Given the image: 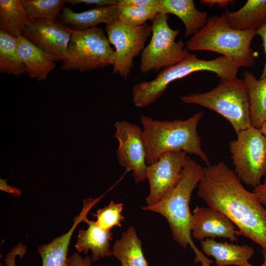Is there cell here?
I'll return each instance as SVG.
<instances>
[{
	"mask_svg": "<svg viewBox=\"0 0 266 266\" xmlns=\"http://www.w3.org/2000/svg\"><path fill=\"white\" fill-rule=\"evenodd\" d=\"M198 196L225 214L243 235L266 250V208L225 163L203 167Z\"/></svg>",
	"mask_w": 266,
	"mask_h": 266,
	"instance_id": "cell-1",
	"label": "cell"
},
{
	"mask_svg": "<svg viewBox=\"0 0 266 266\" xmlns=\"http://www.w3.org/2000/svg\"><path fill=\"white\" fill-rule=\"evenodd\" d=\"M203 114L201 111L186 120L173 121L154 120L141 115L147 165L155 162L165 152L182 151L198 156L209 166V159L202 149L201 139L197 130Z\"/></svg>",
	"mask_w": 266,
	"mask_h": 266,
	"instance_id": "cell-2",
	"label": "cell"
},
{
	"mask_svg": "<svg viewBox=\"0 0 266 266\" xmlns=\"http://www.w3.org/2000/svg\"><path fill=\"white\" fill-rule=\"evenodd\" d=\"M203 167L187 156L181 177L177 185L155 204L142 209L161 214L167 220L172 237L179 245L186 248L190 245L195 255V261L204 255L193 241L190 229L192 213L190 202L194 190L198 187Z\"/></svg>",
	"mask_w": 266,
	"mask_h": 266,
	"instance_id": "cell-3",
	"label": "cell"
},
{
	"mask_svg": "<svg viewBox=\"0 0 266 266\" xmlns=\"http://www.w3.org/2000/svg\"><path fill=\"white\" fill-rule=\"evenodd\" d=\"M256 31H241L232 28L225 13L208 17L204 26L185 43L189 51H208L233 60L239 66L255 64L251 45Z\"/></svg>",
	"mask_w": 266,
	"mask_h": 266,
	"instance_id": "cell-4",
	"label": "cell"
},
{
	"mask_svg": "<svg viewBox=\"0 0 266 266\" xmlns=\"http://www.w3.org/2000/svg\"><path fill=\"white\" fill-rule=\"evenodd\" d=\"M239 68L233 60L224 56L205 60L190 53L182 61L163 68L154 79L135 84L132 90L133 103L137 108L147 107L163 95L170 83L196 72L210 71L222 79L236 77Z\"/></svg>",
	"mask_w": 266,
	"mask_h": 266,
	"instance_id": "cell-5",
	"label": "cell"
},
{
	"mask_svg": "<svg viewBox=\"0 0 266 266\" xmlns=\"http://www.w3.org/2000/svg\"><path fill=\"white\" fill-rule=\"evenodd\" d=\"M185 103L212 110L230 122L236 133L251 126L246 86L243 79L222 78L212 90L179 97Z\"/></svg>",
	"mask_w": 266,
	"mask_h": 266,
	"instance_id": "cell-6",
	"label": "cell"
},
{
	"mask_svg": "<svg viewBox=\"0 0 266 266\" xmlns=\"http://www.w3.org/2000/svg\"><path fill=\"white\" fill-rule=\"evenodd\" d=\"M69 30L71 36L62 69L85 72L113 66L114 50L102 28Z\"/></svg>",
	"mask_w": 266,
	"mask_h": 266,
	"instance_id": "cell-7",
	"label": "cell"
},
{
	"mask_svg": "<svg viewBox=\"0 0 266 266\" xmlns=\"http://www.w3.org/2000/svg\"><path fill=\"white\" fill-rule=\"evenodd\" d=\"M168 19V14L159 13L152 20V36L141 54L140 71L142 73L173 66L190 54L182 40H175L180 30L171 29Z\"/></svg>",
	"mask_w": 266,
	"mask_h": 266,
	"instance_id": "cell-8",
	"label": "cell"
},
{
	"mask_svg": "<svg viewBox=\"0 0 266 266\" xmlns=\"http://www.w3.org/2000/svg\"><path fill=\"white\" fill-rule=\"evenodd\" d=\"M236 134L229 142L234 171L242 182L255 188L266 175V137L253 126Z\"/></svg>",
	"mask_w": 266,
	"mask_h": 266,
	"instance_id": "cell-9",
	"label": "cell"
},
{
	"mask_svg": "<svg viewBox=\"0 0 266 266\" xmlns=\"http://www.w3.org/2000/svg\"><path fill=\"white\" fill-rule=\"evenodd\" d=\"M105 30L113 53V73L127 79L131 72L133 60L142 52L152 34V26L147 23L140 26L125 25L117 20L106 25Z\"/></svg>",
	"mask_w": 266,
	"mask_h": 266,
	"instance_id": "cell-10",
	"label": "cell"
},
{
	"mask_svg": "<svg viewBox=\"0 0 266 266\" xmlns=\"http://www.w3.org/2000/svg\"><path fill=\"white\" fill-rule=\"evenodd\" d=\"M114 138L119 142L116 156L119 165L133 171L135 184L147 179L146 152L142 129L126 120L114 124Z\"/></svg>",
	"mask_w": 266,
	"mask_h": 266,
	"instance_id": "cell-11",
	"label": "cell"
},
{
	"mask_svg": "<svg viewBox=\"0 0 266 266\" xmlns=\"http://www.w3.org/2000/svg\"><path fill=\"white\" fill-rule=\"evenodd\" d=\"M187 155L182 151L166 152L148 165L146 177L150 189L146 198V206L158 202L177 185Z\"/></svg>",
	"mask_w": 266,
	"mask_h": 266,
	"instance_id": "cell-12",
	"label": "cell"
},
{
	"mask_svg": "<svg viewBox=\"0 0 266 266\" xmlns=\"http://www.w3.org/2000/svg\"><path fill=\"white\" fill-rule=\"evenodd\" d=\"M23 35L55 62L64 59L71 38L68 29L57 20L30 21Z\"/></svg>",
	"mask_w": 266,
	"mask_h": 266,
	"instance_id": "cell-13",
	"label": "cell"
},
{
	"mask_svg": "<svg viewBox=\"0 0 266 266\" xmlns=\"http://www.w3.org/2000/svg\"><path fill=\"white\" fill-rule=\"evenodd\" d=\"M236 228L225 214L210 207L197 206L193 210L190 229L192 237L199 241L218 237L237 241Z\"/></svg>",
	"mask_w": 266,
	"mask_h": 266,
	"instance_id": "cell-14",
	"label": "cell"
},
{
	"mask_svg": "<svg viewBox=\"0 0 266 266\" xmlns=\"http://www.w3.org/2000/svg\"><path fill=\"white\" fill-rule=\"evenodd\" d=\"M118 3L97 7L82 12H75L64 7L58 20L66 28L75 31H83L104 23L112 24L118 20Z\"/></svg>",
	"mask_w": 266,
	"mask_h": 266,
	"instance_id": "cell-15",
	"label": "cell"
},
{
	"mask_svg": "<svg viewBox=\"0 0 266 266\" xmlns=\"http://www.w3.org/2000/svg\"><path fill=\"white\" fill-rule=\"evenodd\" d=\"M200 245L205 255L214 258L216 266H254L249 261L255 254V250L247 244L240 245L206 238L200 241Z\"/></svg>",
	"mask_w": 266,
	"mask_h": 266,
	"instance_id": "cell-16",
	"label": "cell"
},
{
	"mask_svg": "<svg viewBox=\"0 0 266 266\" xmlns=\"http://www.w3.org/2000/svg\"><path fill=\"white\" fill-rule=\"evenodd\" d=\"M84 222L88 227L86 230L79 231L75 246L77 252L87 254L90 250L92 262L112 256L110 248V241L113 239L111 231L102 229L96 221L90 220L88 217Z\"/></svg>",
	"mask_w": 266,
	"mask_h": 266,
	"instance_id": "cell-17",
	"label": "cell"
},
{
	"mask_svg": "<svg viewBox=\"0 0 266 266\" xmlns=\"http://www.w3.org/2000/svg\"><path fill=\"white\" fill-rule=\"evenodd\" d=\"M17 50L28 75L45 80L56 66L51 58L23 35L17 37Z\"/></svg>",
	"mask_w": 266,
	"mask_h": 266,
	"instance_id": "cell-18",
	"label": "cell"
},
{
	"mask_svg": "<svg viewBox=\"0 0 266 266\" xmlns=\"http://www.w3.org/2000/svg\"><path fill=\"white\" fill-rule=\"evenodd\" d=\"M161 13L172 14L183 23L186 37L193 36L206 24L208 14L198 10L193 0H161Z\"/></svg>",
	"mask_w": 266,
	"mask_h": 266,
	"instance_id": "cell-19",
	"label": "cell"
},
{
	"mask_svg": "<svg viewBox=\"0 0 266 266\" xmlns=\"http://www.w3.org/2000/svg\"><path fill=\"white\" fill-rule=\"evenodd\" d=\"M224 13L232 28L256 31L266 23V0H248L238 10H227Z\"/></svg>",
	"mask_w": 266,
	"mask_h": 266,
	"instance_id": "cell-20",
	"label": "cell"
},
{
	"mask_svg": "<svg viewBox=\"0 0 266 266\" xmlns=\"http://www.w3.org/2000/svg\"><path fill=\"white\" fill-rule=\"evenodd\" d=\"M112 250L121 266H149L142 251L141 241L132 226L115 241Z\"/></svg>",
	"mask_w": 266,
	"mask_h": 266,
	"instance_id": "cell-21",
	"label": "cell"
},
{
	"mask_svg": "<svg viewBox=\"0 0 266 266\" xmlns=\"http://www.w3.org/2000/svg\"><path fill=\"white\" fill-rule=\"evenodd\" d=\"M243 80L246 86L251 125L260 129L266 120V75L257 79L246 70Z\"/></svg>",
	"mask_w": 266,
	"mask_h": 266,
	"instance_id": "cell-22",
	"label": "cell"
},
{
	"mask_svg": "<svg viewBox=\"0 0 266 266\" xmlns=\"http://www.w3.org/2000/svg\"><path fill=\"white\" fill-rule=\"evenodd\" d=\"M82 221L80 216H75L71 227L66 233L37 247L42 266H66L71 238L76 228Z\"/></svg>",
	"mask_w": 266,
	"mask_h": 266,
	"instance_id": "cell-23",
	"label": "cell"
},
{
	"mask_svg": "<svg viewBox=\"0 0 266 266\" xmlns=\"http://www.w3.org/2000/svg\"><path fill=\"white\" fill-rule=\"evenodd\" d=\"M29 22L21 0H0V31L17 37Z\"/></svg>",
	"mask_w": 266,
	"mask_h": 266,
	"instance_id": "cell-24",
	"label": "cell"
},
{
	"mask_svg": "<svg viewBox=\"0 0 266 266\" xmlns=\"http://www.w3.org/2000/svg\"><path fill=\"white\" fill-rule=\"evenodd\" d=\"M0 72L19 77L26 73L17 50V37L0 31Z\"/></svg>",
	"mask_w": 266,
	"mask_h": 266,
	"instance_id": "cell-25",
	"label": "cell"
},
{
	"mask_svg": "<svg viewBox=\"0 0 266 266\" xmlns=\"http://www.w3.org/2000/svg\"><path fill=\"white\" fill-rule=\"evenodd\" d=\"M30 21L57 20L66 3L65 0H22Z\"/></svg>",
	"mask_w": 266,
	"mask_h": 266,
	"instance_id": "cell-26",
	"label": "cell"
},
{
	"mask_svg": "<svg viewBox=\"0 0 266 266\" xmlns=\"http://www.w3.org/2000/svg\"><path fill=\"white\" fill-rule=\"evenodd\" d=\"M118 21L125 25L131 26H142L146 23L147 21H152L162 11L161 5L152 7H138L118 1Z\"/></svg>",
	"mask_w": 266,
	"mask_h": 266,
	"instance_id": "cell-27",
	"label": "cell"
},
{
	"mask_svg": "<svg viewBox=\"0 0 266 266\" xmlns=\"http://www.w3.org/2000/svg\"><path fill=\"white\" fill-rule=\"evenodd\" d=\"M123 205L122 203L111 201L107 205L99 209L94 214L98 226L106 230H111L115 226L122 227V222L125 220L122 214Z\"/></svg>",
	"mask_w": 266,
	"mask_h": 266,
	"instance_id": "cell-28",
	"label": "cell"
},
{
	"mask_svg": "<svg viewBox=\"0 0 266 266\" xmlns=\"http://www.w3.org/2000/svg\"><path fill=\"white\" fill-rule=\"evenodd\" d=\"M26 246L22 243H19L7 254L4 260V264H0V266H15L16 258L17 257L22 258L26 253Z\"/></svg>",
	"mask_w": 266,
	"mask_h": 266,
	"instance_id": "cell-29",
	"label": "cell"
},
{
	"mask_svg": "<svg viewBox=\"0 0 266 266\" xmlns=\"http://www.w3.org/2000/svg\"><path fill=\"white\" fill-rule=\"evenodd\" d=\"M91 257H82L77 252L68 256L66 266H91Z\"/></svg>",
	"mask_w": 266,
	"mask_h": 266,
	"instance_id": "cell-30",
	"label": "cell"
},
{
	"mask_svg": "<svg viewBox=\"0 0 266 266\" xmlns=\"http://www.w3.org/2000/svg\"><path fill=\"white\" fill-rule=\"evenodd\" d=\"M66 1V3L72 5L84 3L87 5H95L98 7L114 5L118 2L116 0H67Z\"/></svg>",
	"mask_w": 266,
	"mask_h": 266,
	"instance_id": "cell-31",
	"label": "cell"
},
{
	"mask_svg": "<svg viewBox=\"0 0 266 266\" xmlns=\"http://www.w3.org/2000/svg\"><path fill=\"white\" fill-rule=\"evenodd\" d=\"M119 2L124 4L138 7H152L159 6L161 0H119Z\"/></svg>",
	"mask_w": 266,
	"mask_h": 266,
	"instance_id": "cell-32",
	"label": "cell"
},
{
	"mask_svg": "<svg viewBox=\"0 0 266 266\" xmlns=\"http://www.w3.org/2000/svg\"><path fill=\"white\" fill-rule=\"evenodd\" d=\"M257 34L262 38L264 46V52L266 56V61L260 78H263L266 75V23L256 30Z\"/></svg>",
	"mask_w": 266,
	"mask_h": 266,
	"instance_id": "cell-33",
	"label": "cell"
},
{
	"mask_svg": "<svg viewBox=\"0 0 266 266\" xmlns=\"http://www.w3.org/2000/svg\"><path fill=\"white\" fill-rule=\"evenodd\" d=\"M7 179H0V189L6 192L12 194L14 196L20 197L22 190L13 186H9L7 183Z\"/></svg>",
	"mask_w": 266,
	"mask_h": 266,
	"instance_id": "cell-34",
	"label": "cell"
},
{
	"mask_svg": "<svg viewBox=\"0 0 266 266\" xmlns=\"http://www.w3.org/2000/svg\"><path fill=\"white\" fill-rule=\"evenodd\" d=\"M200 2L203 5H207L209 7H213L214 5H218L219 7H225L233 3V0H201Z\"/></svg>",
	"mask_w": 266,
	"mask_h": 266,
	"instance_id": "cell-35",
	"label": "cell"
},
{
	"mask_svg": "<svg viewBox=\"0 0 266 266\" xmlns=\"http://www.w3.org/2000/svg\"><path fill=\"white\" fill-rule=\"evenodd\" d=\"M253 192L257 195L262 204L266 207V183H261L254 188Z\"/></svg>",
	"mask_w": 266,
	"mask_h": 266,
	"instance_id": "cell-36",
	"label": "cell"
},
{
	"mask_svg": "<svg viewBox=\"0 0 266 266\" xmlns=\"http://www.w3.org/2000/svg\"><path fill=\"white\" fill-rule=\"evenodd\" d=\"M261 252L264 257V262L261 265L257 266H266V250L262 249Z\"/></svg>",
	"mask_w": 266,
	"mask_h": 266,
	"instance_id": "cell-37",
	"label": "cell"
},
{
	"mask_svg": "<svg viewBox=\"0 0 266 266\" xmlns=\"http://www.w3.org/2000/svg\"><path fill=\"white\" fill-rule=\"evenodd\" d=\"M259 130L266 137V120Z\"/></svg>",
	"mask_w": 266,
	"mask_h": 266,
	"instance_id": "cell-38",
	"label": "cell"
},
{
	"mask_svg": "<svg viewBox=\"0 0 266 266\" xmlns=\"http://www.w3.org/2000/svg\"><path fill=\"white\" fill-rule=\"evenodd\" d=\"M213 262L209 259H207L205 261H203L201 262V266H210V265Z\"/></svg>",
	"mask_w": 266,
	"mask_h": 266,
	"instance_id": "cell-39",
	"label": "cell"
},
{
	"mask_svg": "<svg viewBox=\"0 0 266 266\" xmlns=\"http://www.w3.org/2000/svg\"><path fill=\"white\" fill-rule=\"evenodd\" d=\"M264 183H266V175H265V178H264Z\"/></svg>",
	"mask_w": 266,
	"mask_h": 266,
	"instance_id": "cell-40",
	"label": "cell"
}]
</instances>
